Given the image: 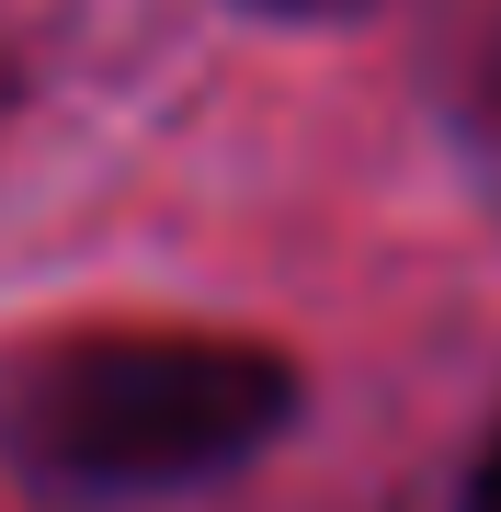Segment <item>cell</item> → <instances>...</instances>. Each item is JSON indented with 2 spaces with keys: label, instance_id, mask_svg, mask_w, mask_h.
Segmentation results:
<instances>
[{
  "label": "cell",
  "instance_id": "1",
  "mask_svg": "<svg viewBox=\"0 0 501 512\" xmlns=\"http://www.w3.org/2000/svg\"><path fill=\"white\" fill-rule=\"evenodd\" d=\"M297 421V365L240 330H69L0 387L12 456L69 501H160L251 467Z\"/></svg>",
  "mask_w": 501,
  "mask_h": 512
},
{
  "label": "cell",
  "instance_id": "3",
  "mask_svg": "<svg viewBox=\"0 0 501 512\" xmlns=\"http://www.w3.org/2000/svg\"><path fill=\"white\" fill-rule=\"evenodd\" d=\"M456 512H501V444L479 456V478H467V501H456Z\"/></svg>",
  "mask_w": 501,
  "mask_h": 512
},
{
  "label": "cell",
  "instance_id": "2",
  "mask_svg": "<svg viewBox=\"0 0 501 512\" xmlns=\"http://www.w3.org/2000/svg\"><path fill=\"white\" fill-rule=\"evenodd\" d=\"M240 12H274V23H353V12H376V0H240Z\"/></svg>",
  "mask_w": 501,
  "mask_h": 512
}]
</instances>
